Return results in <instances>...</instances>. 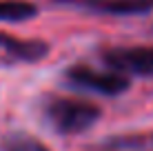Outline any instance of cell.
Instances as JSON below:
<instances>
[{
  "instance_id": "obj_3",
  "label": "cell",
  "mask_w": 153,
  "mask_h": 151,
  "mask_svg": "<svg viewBox=\"0 0 153 151\" xmlns=\"http://www.w3.org/2000/svg\"><path fill=\"white\" fill-rule=\"evenodd\" d=\"M62 80L73 89L93 91L100 96H120L131 87V80L109 69H96L89 65H73L65 71Z\"/></svg>"
},
{
  "instance_id": "obj_6",
  "label": "cell",
  "mask_w": 153,
  "mask_h": 151,
  "mask_svg": "<svg viewBox=\"0 0 153 151\" xmlns=\"http://www.w3.org/2000/svg\"><path fill=\"white\" fill-rule=\"evenodd\" d=\"M38 16V7L27 0H0V22H25Z\"/></svg>"
},
{
  "instance_id": "obj_7",
  "label": "cell",
  "mask_w": 153,
  "mask_h": 151,
  "mask_svg": "<svg viewBox=\"0 0 153 151\" xmlns=\"http://www.w3.org/2000/svg\"><path fill=\"white\" fill-rule=\"evenodd\" d=\"M0 151H51V149L31 133L11 131L0 140Z\"/></svg>"
},
{
  "instance_id": "obj_1",
  "label": "cell",
  "mask_w": 153,
  "mask_h": 151,
  "mask_svg": "<svg viewBox=\"0 0 153 151\" xmlns=\"http://www.w3.org/2000/svg\"><path fill=\"white\" fill-rule=\"evenodd\" d=\"M42 118L60 136H78L84 133L102 118V109L93 102L80 100L60 93H47L40 102Z\"/></svg>"
},
{
  "instance_id": "obj_2",
  "label": "cell",
  "mask_w": 153,
  "mask_h": 151,
  "mask_svg": "<svg viewBox=\"0 0 153 151\" xmlns=\"http://www.w3.org/2000/svg\"><path fill=\"white\" fill-rule=\"evenodd\" d=\"M100 60L109 71L124 78H153V45L104 47Z\"/></svg>"
},
{
  "instance_id": "obj_5",
  "label": "cell",
  "mask_w": 153,
  "mask_h": 151,
  "mask_svg": "<svg viewBox=\"0 0 153 151\" xmlns=\"http://www.w3.org/2000/svg\"><path fill=\"white\" fill-rule=\"evenodd\" d=\"M0 49L4 51V56L18 60V62H40L49 56V45L45 40H25L16 38L11 33L0 31Z\"/></svg>"
},
{
  "instance_id": "obj_4",
  "label": "cell",
  "mask_w": 153,
  "mask_h": 151,
  "mask_svg": "<svg viewBox=\"0 0 153 151\" xmlns=\"http://www.w3.org/2000/svg\"><path fill=\"white\" fill-rule=\"evenodd\" d=\"M53 4L96 16H142L153 11V0H53Z\"/></svg>"
}]
</instances>
